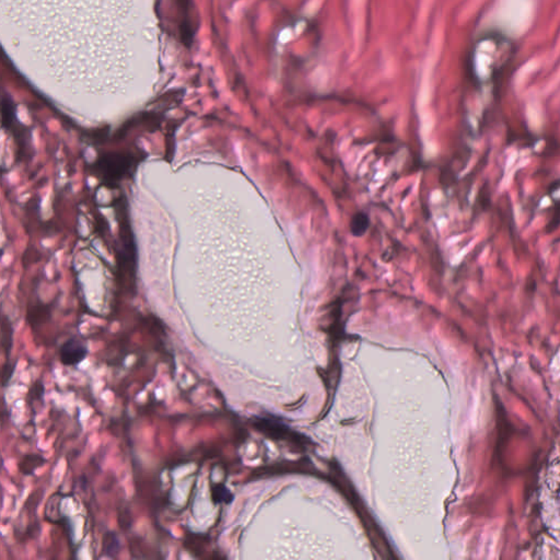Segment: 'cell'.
I'll use <instances>...</instances> for the list:
<instances>
[{"mask_svg": "<svg viewBox=\"0 0 560 560\" xmlns=\"http://www.w3.org/2000/svg\"><path fill=\"white\" fill-rule=\"evenodd\" d=\"M137 0H3L10 24L52 80L85 89L116 88L139 36Z\"/></svg>", "mask_w": 560, "mask_h": 560, "instance_id": "6da1fadb", "label": "cell"}, {"mask_svg": "<svg viewBox=\"0 0 560 560\" xmlns=\"http://www.w3.org/2000/svg\"><path fill=\"white\" fill-rule=\"evenodd\" d=\"M141 156L133 153H110L100 156L91 166L94 175L108 188H114L136 170Z\"/></svg>", "mask_w": 560, "mask_h": 560, "instance_id": "7a4b0ae2", "label": "cell"}, {"mask_svg": "<svg viewBox=\"0 0 560 560\" xmlns=\"http://www.w3.org/2000/svg\"><path fill=\"white\" fill-rule=\"evenodd\" d=\"M116 213H118V225H120L121 242H122L123 255L122 274H128L129 278L135 276V245L131 225H129L128 211L124 200H121L116 203Z\"/></svg>", "mask_w": 560, "mask_h": 560, "instance_id": "3957f363", "label": "cell"}, {"mask_svg": "<svg viewBox=\"0 0 560 560\" xmlns=\"http://www.w3.org/2000/svg\"><path fill=\"white\" fill-rule=\"evenodd\" d=\"M89 350L81 340L71 338L66 340L59 348V359L66 367H76L87 358Z\"/></svg>", "mask_w": 560, "mask_h": 560, "instance_id": "277c9868", "label": "cell"}, {"mask_svg": "<svg viewBox=\"0 0 560 560\" xmlns=\"http://www.w3.org/2000/svg\"><path fill=\"white\" fill-rule=\"evenodd\" d=\"M45 463H46V459L44 457H42L41 454H36V453H30V454L24 455L20 459L18 467H19V471L24 475L29 476L32 475L36 469L42 467Z\"/></svg>", "mask_w": 560, "mask_h": 560, "instance_id": "5b68a950", "label": "cell"}, {"mask_svg": "<svg viewBox=\"0 0 560 560\" xmlns=\"http://www.w3.org/2000/svg\"><path fill=\"white\" fill-rule=\"evenodd\" d=\"M122 545H121L120 537L115 532L108 531L104 534L103 543H102V551L106 557L114 558L120 554Z\"/></svg>", "mask_w": 560, "mask_h": 560, "instance_id": "8992f818", "label": "cell"}, {"mask_svg": "<svg viewBox=\"0 0 560 560\" xmlns=\"http://www.w3.org/2000/svg\"><path fill=\"white\" fill-rule=\"evenodd\" d=\"M12 336H14V328H12L11 322H10L9 317L4 315L3 321H1V348H3L7 360H9L8 358H9L10 352H11Z\"/></svg>", "mask_w": 560, "mask_h": 560, "instance_id": "52a82bcc", "label": "cell"}, {"mask_svg": "<svg viewBox=\"0 0 560 560\" xmlns=\"http://www.w3.org/2000/svg\"><path fill=\"white\" fill-rule=\"evenodd\" d=\"M210 494L213 504H229L233 499V494L223 484H213Z\"/></svg>", "mask_w": 560, "mask_h": 560, "instance_id": "ba28073f", "label": "cell"}, {"mask_svg": "<svg viewBox=\"0 0 560 560\" xmlns=\"http://www.w3.org/2000/svg\"><path fill=\"white\" fill-rule=\"evenodd\" d=\"M369 225V220L365 215L359 213L354 217L352 221V231L354 235H360L366 231Z\"/></svg>", "mask_w": 560, "mask_h": 560, "instance_id": "9c48e42d", "label": "cell"}, {"mask_svg": "<svg viewBox=\"0 0 560 560\" xmlns=\"http://www.w3.org/2000/svg\"><path fill=\"white\" fill-rule=\"evenodd\" d=\"M14 371V365H10L9 360H7L5 365L3 367V372H1V375H3V385L4 387H7L8 382H9L10 379H11L12 373Z\"/></svg>", "mask_w": 560, "mask_h": 560, "instance_id": "30bf717a", "label": "cell"}]
</instances>
